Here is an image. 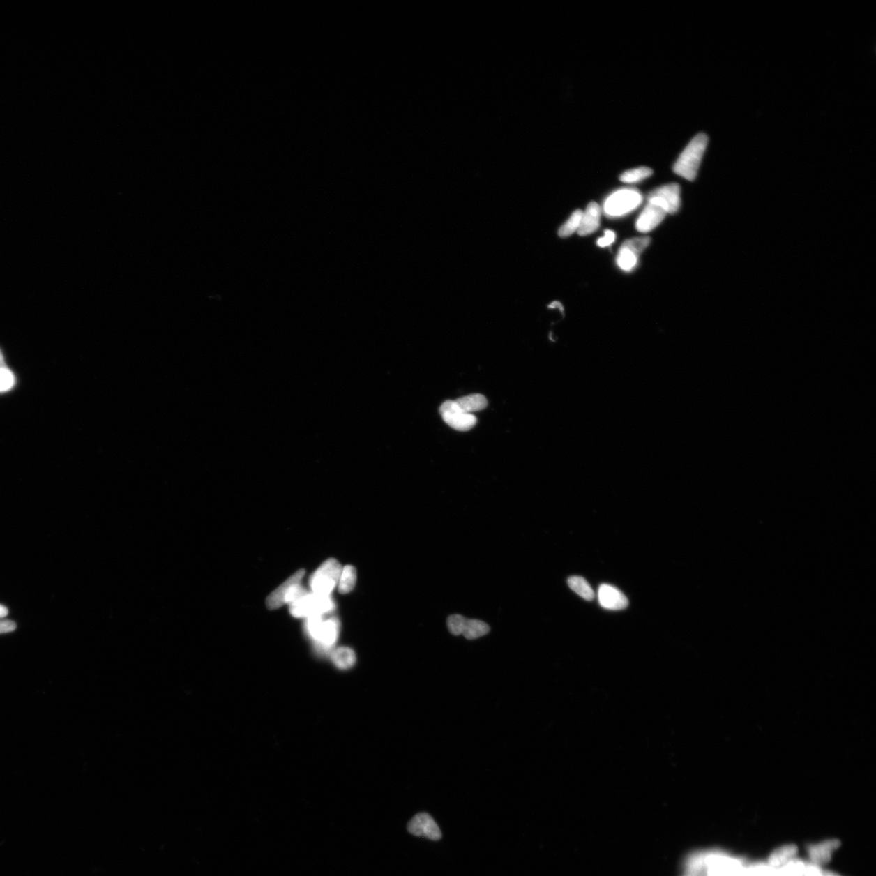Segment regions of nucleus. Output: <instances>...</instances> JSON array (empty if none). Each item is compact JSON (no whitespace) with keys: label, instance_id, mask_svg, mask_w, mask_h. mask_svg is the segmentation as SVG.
I'll use <instances>...</instances> for the list:
<instances>
[{"label":"nucleus","instance_id":"1","mask_svg":"<svg viewBox=\"0 0 876 876\" xmlns=\"http://www.w3.org/2000/svg\"><path fill=\"white\" fill-rule=\"evenodd\" d=\"M708 143L709 137L704 133H699L690 142L674 164L677 175L690 181L695 180Z\"/></svg>","mask_w":876,"mask_h":876},{"label":"nucleus","instance_id":"2","mask_svg":"<svg viewBox=\"0 0 876 876\" xmlns=\"http://www.w3.org/2000/svg\"><path fill=\"white\" fill-rule=\"evenodd\" d=\"M643 202L640 191L635 188H621L607 197L603 210L609 218H619L635 210Z\"/></svg>","mask_w":876,"mask_h":876},{"label":"nucleus","instance_id":"3","mask_svg":"<svg viewBox=\"0 0 876 876\" xmlns=\"http://www.w3.org/2000/svg\"><path fill=\"white\" fill-rule=\"evenodd\" d=\"M342 566L335 559H331L323 564L310 579L312 594L330 596L340 580Z\"/></svg>","mask_w":876,"mask_h":876},{"label":"nucleus","instance_id":"4","mask_svg":"<svg viewBox=\"0 0 876 876\" xmlns=\"http://www.w3.org/2000/svg\"><path fill=\"white\" fill-rule=\"evenodd\" d=\"M335 609V604L330 596L308 594L303 598L290 605V612L296 618H308L312 615H322Z\"/></svg>","mask_w":876,"mask_h":876},{"label":"nucleus","instance_id":"5","mask_svg":"<svg viewBox=\"0 0 876 876\" xmlns=\"http://www.w3.org/2000/svg\"><path fill=\"white\" fill-rule=\"evenodd\" d=\"M668 207L659 197H648V205L637 219L636 229L641 233L653 231L654 228L664 220Z\"/></svg>","mask_w":876,"mask_h":876},{"label":"nucleus","instance_id":"6","mask_svg":"<svg viewBox=\"0 0 876 876\" xmlns=\"http://www.w3.org/2000/svg\"><path fill=\"white\" fill-rule=\"evenodd\" d=\"M440 413L443 421L452 429L458 431H469L476 425V417L462 411L455 401L448 400L443 402Z\"/></svg>","mask_w":876,"mask_h":876},{"label":"nucleus","instance_id":"7","mask_svg":"<svg viewBox=\"0 0 876 876\" xmlns=\"http://www.w3.org/2000/svg\"><path fill=\"white\" fill-rule=\"evenodd\" d=\"M407 830L416 837L425 838L432 840H438L441 838V830L435 820L430 815L425 813L415 815L408 823Z\"/></svg>","mask_w":876,"mask_h":876},{"label":"nucleus","instance_id":"8","mask_svg":"<svg viewBox=\"0 0 876 876\" xmlns=\"http://www.w3.org/2000/svg\"><path fill=\"white\" fill-rule=\"evenodd\" d=\"M598 600L603 608L610 610H624L629 604L626 596L617 587L610 584L600 586Z\"/></svg>","mask_w":876,"mask_h":876},{"label":"nucleus","instance_id":"9","mask_svg":"<svg viewBox=\"0 0 876 876\" xmlns=\"http://www.w3.org/2000/svg\"><path fill=\"white\" fill-rule=\"evenodd\" d=\"M340 630V624L336 619L323 621L316 637L317 648L323 653L330 650L336 643Z\"/></svg>","mask_w":876,"mask_h":876},{"label":"nucleus","instance_id":"10","mask_svg":"<svg viewBox=\"0 0 876 876\" xmlns=\"http://www.w3.org/2000/svg\"><path fill=\"white\" fill-rule=\"evenodd\" d=\"M840 846L838 840H827L808 847L809 857L813 863L820 866L827 864L832 859V854Z\"/></svg>","mask_w":876,"mask_h":876},{"label":"nucleus","instance_id":"11","mask_svg":"<svg viewBox=\"0 0 876 876\" xmlns=\"http://www.w3.org/2000/svg\"><path fill=\"white\" fill-rule=\"evenodd\" d=\"M680 186L677 183L666 184L655 189L648 197H659L668 207V213L674 215L679 211L681 205Z\"/></svg>","mask_w":876,"mask_h":876},{"label":"nucleus","instance_id":"12","mask_svg":"<svg viewBox=\"0 0 876 876\" xmlns=\"http://www.w3.org/2000/svg\"><path fill=\"white\" fill-rule=\"evenodd\" d=\"M305 570H300L294 574L289 579L285 582L277 589L273 591L272 594L268 596L266 605L270 610H276L280 608L285 604V597L288 590L293 585L301 584V580L305 575Z\"/></svg>","mask_w":876,"mask_h":876},{"label":"nucleus","instance_id":"13","mask_svg":"<svg viewBox=\"0 0 876 876\" xmlns=\"http://www.w3.org/2000/svg\"><path fill=\"white\" fill-rule=\"evenodd\" d=\"M601 208L598 204L592 202L587 206L582 216L578 234L581 236H589L595 232L600 227Z\"/></svg>","mask_w":876,"mask_h":876},{"label":"nucleus","instance_id":"14","mask_svg":"<svg viewBox=\"0 0 876 876\" xmlns=\"http://www.w3.org/2000/svg\"><path fill=\"white\" fill-rule=\"evenodd\" d=\"M798 853V847L795 845L781 846L769 856V865L773 868H779L790 862Z\"/></svg>","mask_w":876,"mask_h":876},{"label":"nucleus","instance_id":"15","mask_svg":"<svg viewBox=\"0 0 876 876\" xmlns=\"http://www.w3.org/2000/svg\"><path fill=\"white\" fill-rule=\"evenodd\" d=\"M455 401L462 411L472 415L474 412L484 410L488 406L486 398L480 394L462 397Z\"/></svg>","mask_w":876,"mask_h":876},{"label":"nucleus","instance_id":"16","mask_svg":"<svg viewBox=\"0 0 876 876\" xmlns=\"http://www.w3.org/2000/svg\"><path fill=\"white\" fill-rule=\"evenodd\" d=\"M333 663L338 667V669L347 670L352 668L356 663V654L352 649L342 647L335 651L331 654Z\"/></svg>","mask_w":876,"mask_h":876},{"label":"nucleus","instance_id":"17","mask_svg":"<svg viewBox=\"0 0 876 876\" xmlns=\"http://www.w3.org/2000/svg\"><path fill=\"white\" fill-rule=\"evenodd\" d=\"M490 631V627L485 621L477 619H467L462 635L467 640H474L489 634Z\"/></svg>","mask_w":876,"mask_h":876},{"label":"nucleus","instance_id":"18","mask_svg":"<svg viewBox=\"0 0 876 876\" xmlns=\"http://www.w3.org/2000/svg\"><path fill=\"white\" fill-rule=\"evenodd\" d=\"M567 582H568V585L571 590H573L577 594L583 597L584 599L587 601H592L594 599V591L592 590L590 584L587 583V580L583 578V577L572 576L570 577Z\"/></svg>","mask_w":876,"mask_h":876},{"label":"nucleus","instance_id":"19","mask_svg":"<svg viewBox=\"0 0 876 876\" xmlns=\"http://www.w3.org/2000/svg\"><path fill=\"white\" fill-rule=\"evenodd\" d=\"M356 583V571L354 567L346 566L342 570L338 580V591L342 594H349L354 589Z\"/></svg>","mask_w":876,"mask_h":876},{"label":"nucleus","instance_id":"20","mask_svg":"<svg viewBox=\"0 0 876 876\" xmlns=\"http://www.w3.org/2000/svg\"><path fill=\"white\" fill-rule=\"evenodd\" d=\"M653 170L649 167H640L622 173L620 181L624 183H638L653 175Z\"/></svg>","mask_w":876,"mask_h":876},{"label":"nucleus","instance_id":"21","mask_svg":"<svg viewBox=\"0 0 876 876\" xmlns=\"http://www.w3.org/2000/svg\"><path fill=\"white\" fill-rule=\"evenodd\" d=\"M583 213L584 212L580 210H577L572 213L568 220H567L559 229V235L560 237H569L571 235H573L575 232L578 231L581 218L582 216H583Z\"/></svg>","mask_w":876,"mask_h":876},{"label":"nucleus","instance_id":"22","mask_svg":"<svg viewBox=\"0 0 876 876\" xmlns=\"http://www.w3.org/2000/svg\"><path fill=\"white\" fill-rule=\"evenodd\" d=\"M639 257L635 255L629 250L625 248H620L619 255L617 257V263L622 271H631L638 263Z\"/></svg>","mask_w":876,"mask_h":876},{"label":"nucleus","instance_id":"23","mask_svg":"<svg viewBox=\"0 0 876 876\" xmlns=\"http://www.w3.org/2000/svg\"><path fill=\"white\" fill-rule=\"evenodd\" d=\"M650 242L651 239L649 237H637L626 241L621 247L627 248V250L640 257L641 253L649 246Z\"/></svg>","mask_w":876,"mask_h":876},{"label":"nucleus","instance_id":"24","mask_svg":"<svg viewBox=\"0 0 876 876\" xmlns=\"http://www.w3.org/2000/svg\"><path fill=\"white\" fill-rule=\"evenodd\" d=\"M467 619L465 617L460 614L451 615L447 619V627L450 633L455 636L462 635Z\"/></svg>","mask_w":876,"mask_h":876},{"label":"nucleus","instance_id":"25","mask_svg":"<svg viewBox=\"0 0 876 876\" xmlns=\"http://www.w3.org/2000/svg\"><path fill=\"white\" fill-rule=\"evenodd\" d=\"M15 385L13 372L6 366L0 367V393L7 392Z\"/></svg>","mask_w":876,"mask_h":876},{"label":"nucleus","instance_id":"26","mask_svg":"<svg viewBox=\"0 0 876 876\" xmlns=\"http://www.w3.org/2000/svg\"><path fill=\"white\" fill-rule=\"evenodd\" d=\"M308 594V592L301 586V584L293 585L288 590L285 597V604H292Z\"/></svg>","mask_w":876,"mask_h":876},{"label":"nucleus","instance_id":"27","mask_svg":"<svg viewBox=\"0 0 876 876\" xmlns=\"http://www.w3.org/2000/svg\"><path fill=\"white\" fill-rule=\"evenodd\" d=\"M616 235L613 231L606 230L605 236L597 241V245L601 248L610 246L615 241Z\"/></svg>","mask_w":876,"mask_h":876},{"label":"nucleus","instance_id":"28","mask_svg":"<svg viewBox=\"0 0 876 876\" xmlns=\"http://www.w3.org/2000/svg\"><path fill=\"white\" fill-rule=\"evenodd\" d=\"M17 625L13 621H0V634L8 633L16 629Z\"/></svg>","mask_w":876,"mask_h":876},{"label":"nucleus","instance_id":"29","mask_svg":"<svg viewBox=\"0 0 876 876\" xmlns=\"http://www.w3.org/2000/svg\"><path fill=\"white\" fill-rule=\"evenodd\" d=\"M8 613V611L6 607L0 605V618H3V617L6 616Z\"/></svg>","mask_w":876,"mask_h":876},{"label":"nucleus","instance_id":"30","mask_svg":"<svg viewBox=\"0 0 876 876\" xmlns=\"http://www.w3.org/2000/svg\"><path fill=\"white\" fill-rule=\"evenodd\" d=\"M550 308H560V310H561V312H564V307H562V306H561V303H560L559 302H557V301H556V302H554V303H551V305H550Z\"/></svg>","mask_w":876,"mask_h":876},{"label":"nucleus","instance_id":"31","mask_svg":"<svg viewBox=\"0 0 876 876\" xmlns=\"http://www.w3.org/2000/svg\"><path fill=\"white\" fill-rule=\"evenodd\" d=\"M822 876H840V875L837 873H834L833 872H829V870H825V872H823Z\"/></svg>","mask_w":876,"mask_h":876}]
</instances>
